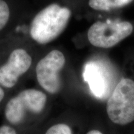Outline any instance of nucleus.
Segmentation results:
<instances>
[{
	"label": "nucleus",
	"instance_id": "obj_6",
	"mask_svg": "<svg viewBox=\"0 0 134 134\" xmlns=\"http://www.w3.org/2000/svg\"><path fill=\"white\" fill-rule=\"evenodd\" d=\"M32 58L26 50H14L6 64L0 68V85L7 88L14 86L19 76L29 69Z\"/></svg>",
	"mask_w": 134,
	"mask_h": 134
},
{
	"label": "nucleus",
	"instance_id": "obj_12",
	"mask_svg": "<svg viewBox=\"0 0 134 134\" xmlns=\"http://www.w3.org/2000/svg\"><path fill=\"white\" fill-rule=\"evenodd\" d=\"M4 91H3L2 88H0V103H1V100H3V98H4Z\"/></svg>",
	"mask_w": 134,
	"mask_h": 134
},
{
	"label": "nucleus",
	"instance_id": "obj_13",
	"mask_svg": "<svg viewBox=\"0 0 134 134\" xmlns=\"http://www.w3.org/2000/svg\"><path fill=\"white\" fill-rule=\"evenodd\" d=\"M88 134H101L102 132H100L99 130H91V131L88 132Z\"/></svg>",
	"mask_w": 134,
	"mask_h": 134
},
{
	"label": "nucleus",
	"instance_id": "obj_4",
	"mask_svg": "<svg viewBox=\"0 0 134 134\" xmlns=\"http://www.w3.org/2000/svg\"><path fill=\"white\" fill-rule=\"evenodd\" d=\"M46 101V94L42 91L34 89L24 90L8 102L5 109V115L11 124H19L27 113H41Z\"/></svg>",
	"mask_w": 134,
	"mask_h": 134
},
{
	"label": "nucleus",
	"instance_id": "obj_7",
	"mask_svg": "<svg viewBox=\"0 0 134 134\" xmlns=\"http://www.w3.org/2000/svg\"><path fill=\"white\" fill-rule=\"evenodd\" d=\"M84 78L88 81L91 91L98 98H101L106 93L108 82L99 67L94 63H88L85 68Z\"/></svg>",
	"mask_w": 134,
	"mask_h": 134
},
{
	"label": "nucleus",
	"instance_id": "obj_2",
	"mask_svg": "<svg viewBox=\"0 0 134 134\" xmlns=\"http://www.w3.org/2000/svg\"><path fill=\"white\" fill-rule=\"evenodd\" d=\"M112 122L125 125L134 120V81L124 78L119 82L107 104Z\"/></svg>",
	"mask_w": 134,
	"mask_h": 134
},
{
	"label": "nucleus",
	"instance_id": "obj_9",
	"mask_svg": "<svg viewBox=\"0 0 134 134\" xmlns=\"http://www.w3.org/2000/svg\"><path fill=\"white\" fill-rule=\"evenodd\" d=\"M10 11L7 3L0 0V31L4 27L9 19Z\"/></svg>",
	"mask_w": 134,
	"mask_h": 134
},
{
	"label": "nucleus",
	"instance_id": "obj_3",
	"mask_svg": "<svg viewBox=\"0 0 134 134\" xmlns=\"http://www.w3.org/2000/svg\"><path fill=\"white\" fill-rule=\"evenodd\" d=\"M133 30L132 24L127 21H98L89 29L88 38L93 46L110 48L129 36Z\"/></svg>",
	"mask_w": 134,
	"mask_h": 134
},
{
	"label": "nucleus",
	"instance_id": "obj_8",
	"mask_svg": "<svg viewBox=\"0 0 134 134\" xmlns=\"http://www.w3.org/2000/svg\"><path fill=\"white\" fill-rule=\"evenodd\" d=\"M133 0H90L89 6L98 11H110L127 6Z\"/></svg>",
	"mask_w": 134,
	"mask_h": 134
},
{
	"label": "nucleus",
	"instance_id": "obj_10",
	"mask_svg": "<svg viewBox=\"0 0 134 134\" xmlns=\"http://www.w3.org/2000/svg\"><path fill=\"white\" fill-rule=\"evenodd\" d=\"M72 131L68 125L59 124L51 127L46 132V134H71Z\"/></svg>",
	"mask_w": 134,
	"mask_h": 134
},
{
	"label": "nucleus",
	"instance_id": "obj_1",
	"mask_svg": "<svg viewBox=\"0 0 134 134\" xmlns=\"http://www.w3.org/2000/svg\"><path fill=\"white\" fill-rule=\"evenodd\" d=\"M71 12L66 7L53 3L43 8L34 17L30 34L40 44L53 41L63 32L68 24Z\"/></svg>",
	"mask_w": 134,
	"mask_h": 134
},
{
	"label": "nucleus",
	"instance_id": "obj_5",
	"mask_svg": "<svg viewBox=\"0 0 134 134\" xmlns=\"http://www.w3.org/2000/svg\"><path fill=\"white\" fill-rule=\"evenodd\" d=\"M65 64L64 55L59 50H52L38 62L36 75L39 85L51 94L57 93L62 83L59 73Z\"/></svg>",
	"mask_w": 134,
	"mask_h": 134
},
{
	"label": "nucleus",
	"instance_id": "obj_11",
	"mask_svg": "<svg viewBox=\"0 0 134 134\" xmlns=\"http://www.w3.org/2000/svg\"><path fill=\"white\" fill-rule=\"evenodd\" d=\"M16 130L7 125L0 127V134H15Z\"/></svg>",
	"mask_w": 134,
	"mask_h": 134
}]
</instances>
